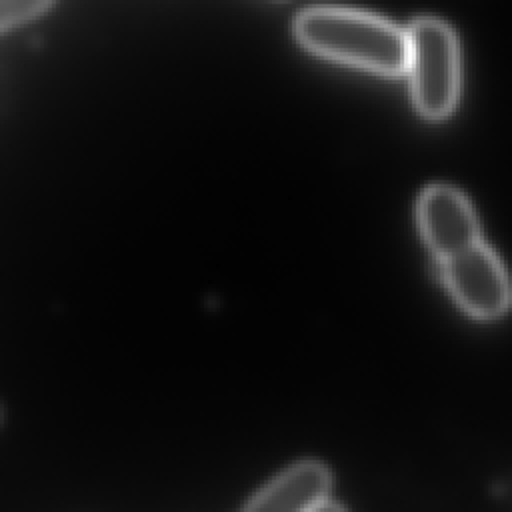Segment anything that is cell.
I'll return each instance as SVG.
<instances>
[{
    "mask_svg": "<svg viewBox=\"0 0 512 512\" xmlns=\"http://www.w3.org/2000/svg\"><path fill=\"white\" fill-rule=\"evenodd\" d=\"M0 418H2V408H0Z\"/></svg>",
    "mask_w": 512,
    "mask_h": 512,
    "instance_id": "cell-8",
    "label": "cell"
},
{
    "mask_svg": "<svg viewBox=\"0 0 512 512\" xmlns=\"http://www.w3.org/2000/svg\"><path fill=\"white\" fill-rule=\"evenodd\" d=\"M330 470L314 460L298 462L270 480L242 512H310L328 500Z\"/></svg>",
    "mask_w": 512,
    "mask_h": 512,
    "instance_id": "cell-5",
    "label": "cell"
},
{
    "mask_svg": "<svg viewBox=\"0 0 512 512\" xmlns=\"http://www.w3.org/2000/svg\"><path fill=\"white\" fill-rule=\"evenodd\" d=\"M52 8V2L42 0H0V32L36 18Z\"/></svg>",
    "mask_w": 512,
    "mask_h": 512,
    "instance_id": "cell-6",
    "label": "cell"
},
{
    "mask_svg": "<svg viewBox=\"0 0 512 512\" xmlns=\"http://www.w3.org/2000/svg\"><path fill=\"white\" fill-rule=\"evenodd\" d=\"M438 262L446 288L464 312L490 320L508 310L512 300L508 274L500 258L482 240Z\"/></svg>",
    "mask_w": 512,
    "mask_h": 512,
    "instance_id": "cell-3",
    "label": "cell"
},
{
    "mask_svg": "<svg viewBox=\"0 0 512 512\" xmlns=\"http://www.w3.org/2000/svg\"><path fill=\"white\" fill-rule=\"evenodd\" d=\"M420 232L438 260L450 258L480 242L470 202L452 186L434 184L418 200Z\"/></svg>",
    "mask_w": 512,
    "mask_h": 512,
    "instance_id": "cell-4",
    "label": "cell"
},
{
    "mask_svg": "<svg viewBox=\"0 0 512 512\" xmlns=\"http://www.w3.org/2000/svg\"><path fill=\"white\" fill-rule=\"evenodd\" d=\"M294 34L310 52L378 74L408 70V34L396 24L350 8L304 10Z\"/></svg>",
    "mask_w": 512,
    "mask_h": 512,
    "instance_id": "cell-1",
    "label": "cell"
},
{
    "mask_svg": "<svg viewBox=\"0 0 512 512\" xmlns=\"http://www.w3.org/2000/svg\"><path fill=\"white\" fill-rule=\"evenodd\" d=\"M310 512H346L340 504H336V502H330V500H324L322 504H318L314 510H310Z\"/></svg>",
    "mask_w": 512,
    "mask_h": 512,
    "instance_id": "cell-7",
    "label": "cell"
},
{
    "mask_svg": "<svg viewBox=\"0 0 512 512\" xmlns=\"http://www.w3.org/2000/svg\"><path fill=\"white\" fill-rule=\"evenodd\" d=\"M406 34L414 104L426 118H444L458 98L460 60L456 36L438 18H418Z\"/></svg>",
    "mask_w": 512,
    "mask_h": 512,
    "instance_id": "cell-2",
    "label": "cell"
}]
</instances>
